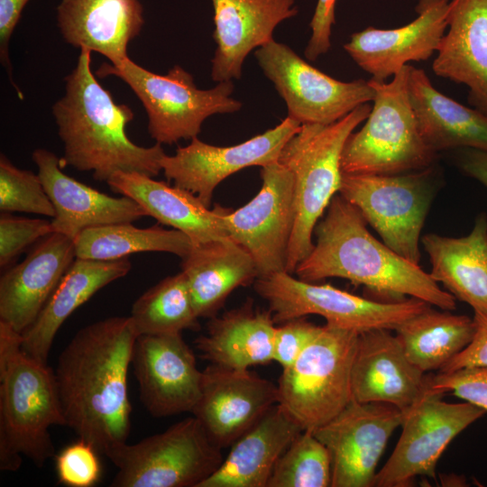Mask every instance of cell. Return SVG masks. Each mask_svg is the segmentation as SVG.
Masks as SVG:
<instances>
[{
    "label": "cell",
    "mask_w": 487,
    "mask_h": 487,
    "mask_svg": "<svg viewBox=\"0 0 487 487\" xmlns=\"http://www.w3.org/2000/svg\"><path fill=\"white\" fill-rule=\"evenodd\" d=\"M76 259L74 240L51 233L0 278V321L23 333L38 317Z\"/></svg>",
    "instance_id": "obj_21"
},
{
    "label": "cell",
    "mask_w": 487,
    "mask_h": 487,
    "mask_svg": "<svg viewBox=\"0 0 487 487\" xmlns=\"http://www.w3.org/2000/svg\"><path fill=\"white\" fill-rule=\"evenodd\" d=\"M106 456L118 468L113 487H199L225 459L194 416Z\"/></svg>",
    "instance_id": "obj_10"
},
{
    "label": "cell",
    "mask_w": 487,
    "mask_h": 487,
    "mask_svg": "<svg viewBox=\"0 0 487 487\" xmlns=\"http://www.w3.org/2000/svg\"><path fill=\"white\" fill-rule=\"evenodd\" d=\"M254 57L284 100L287 116L301 124H332L373 99L368 80H337L274 39L256 49Z\"/></svg>",
    "instance_id": "obj_12"
},
{
    "label": "cell",
    "mask_w": 487,
    "mask_h": 487,
    "mask_svg": "<svg viewBox=\"0 0 487 487\" xmlns=\"http://www.w3.org/2000/svg\"><path fill=\"white\" fill-rule=\"evenodd\" d=\"M475 333L472 342L439 372L487 365V315L474 312Z\"/></svg>",
    "instance_id": "obj_43"
},
{
    "label": "cell",
    "mask_w": 487,
    "mask_h": 487,
    "mask_svg": "<svg viewBox=\"0 0 487 487\" xmlns=\"http://www.w3.org/2000/svg\"><path fill=\"white\" fill-rule=\"evenodd\" d=\"M302 430L279 403L273 405L199 487H267L277 461Z\"/></svg>",
    "instance_id": "obj_27"
},
{
    "label": "cell",
    "mask_w": 487,
    "mask_h": 487,
    "mask_svg": "<svg viewBox=\"0 0 487 487\" xmlns=\"http://www.w3.org/2000/svg\"><path fill=\"white\" fill-rule=\"evenodd\" d=\"M360 211L340 194L331 199L317 224V242L297 266L298 278L316 282L337 277L401 299L408 295L442 310H455V298L442 289L419 265L379 242Z\"/></svg>",
    "instance_id": "obj_2"
},
{
    "label": "cell",
    "mask_w": 487,
    "mask_h": 487,
    "mask_svg": "<svg viewBox=\"0 0 487 487\" xmlns=\"http://www.w3.org/2000/svg\"><path fill=\"white\" fill-rule=\"evenodd\" d=\"M51 426H66L54 370L22 348V334L0 321V470L23 456L42 467L53 457Z\"/></svg>",
    "instance_id": "obj_4"
},
{
    "label": "cell",
    "mask_w": 487,
    "mask_h": 487,
    "mask_svg": "<svg viewBox=\"0 0 487 487\" xmlns=\"http://www.w3.org/2000/svg\"><path fill=\"white\" fill-rule=\"evenodd\" d=\"M454 151V161L459 170L487 188V151L473 148Z\"/></svg>",
    "instance_id": "obj_45"
},
{
    "label": "cell",
    "mask_w": 487,
    "mask_h": 487,
    "mask_svg": "<svg viewBox=\"0 0 487 487\" xmlns=\"http://www.w3.org/2000/svg\"><path fill=\"white\" fill-rule=\"evenodd\" d=\"M267 487H331V459L313 431L302 430L277 461Z\"/></svg>",
    "instance_id": "obj_36"
},
{
    "label": "cell",
    "mask_w": 487,
    "mask_h": 487,
    "mask_svg": "<svg viewBox=\"0 0 487 487\" xmlns=\"http://www.w3.org/2000/svg\"><path fill=\"white\" fill-rule=\"evenodd\" d=\"M106 183L114 192L135 200L159 223L187 234L194 246L229 237L223 219L228 208L210 209L187 189L137 172H116Z\"/></svg>",
    "instance_id": "obj_26"
},
{
    "label": "cell",
    "mask_w": 487,
    "mask_h": 487,
    "mask_svg": "<svg viewBox=\"0 0 487 487\" xmlns=\"http://www.w3.org/2000/svg\"><path fill=\"white\" fill-rule=\"evenodd\" d=\"M53 233L51 221L15 216H0V266L7 268L28 247Z\"/></svg>",
    "instance_id": "obj_38"
},
{
    "label": "cell",
    "mask_w": 487,
    "mask_h": 487,
    "mask_svg": "<svg viewBox=\"0 0 487 487\" xmlns=\"http://www.w3.org/2000/svg\"><path fill=\"white\" fill-rule=\"evenodd\" d=\"M132 364L140 400L154 418L192 412L202 386V371L181 333L138 335Z\"/></svg>",
    "instance_id": "obj_18"
},
{
    "label": "cell",
    "mask_w": 487,
    "mask_h": 487,
    "mask_svg": "<svg viewBox=\"0 0 487 487\" xmlns=\"http://www.w3.org/2000/svg\"><path fill=\"white\" fill-rule=\"evenodd\" d=\"M408 359L423 372L442 370L473 340V317L430 307L396 330Z\"/></svg>",
    "instance_id": "obj_33"
},
{
    "label": "cell",
    "mask_w": 487,
    "mask_h": 487,
    "mask_svg": "<svg viewBox=\"0 0 487 487\" xmlns=\"http://www.w3.org/2000/svg\"><path fill=\"white\" fill-rule=\"evenodd\" d=\"M447 28L433 71L465 85L468 103L487 115V0H450Z\"/></svg>",
    "instance_id": "obj_24"
},
{
    "label": "cell",
    "mask_w": 487,
    "mask_h": 487,
    "mask_svg": "<svg viewBox=\"0 0 487 487\" xmlns=\"http://www.w3.org/2000/svg\"><path fill=\"white\" fill-rule=\"evenodd\" d=\"M132 263L127 258L95 261L76 258L36 320L22 333V348L47 363L55 336L65 320L99 289L125 276Z\"/></svg>",
    "instance_id": "obj_29"
},
{
    "label": "cell",
    "mask_w": 487,
    "mask_h": 487,
    "mask_svg": "<svg viewBox=\"0 0 487 487\" xmlns=\"http://www.w3.org/2000/svg\"><path fill=\"white\" fill-rule=\"evenodd\" d=\"M435 165L391 175L343 173L339 194L393 252L419 264L420 234L439 186Z\"/></svg>",
    "instance_id": "obj_9"
},
{
    "label": "cell",
    "mask_w": 487,
    "mask_h": 487,
    "mask_svg": "<svg viewBox=\"0 0 487 487\" xmlns=\"http://www.w3.org/2000/svg\"><path fill=\"white\" fill-rule=\"evenodd\" d=\"M301 124L287 116L273 128L233 146H216L198 137L161 159V170L174 185L196 195L210 207L214 190L230 175L251 166L261 168L279 160L287 142Z\"/></svg>",
    "instance_id": "obj_16"
},
{
    "label": "cell",
    "mask_w": 487,
    "mask_h": 487,
    "mask_svg": "<svg viewBox=\"0 0 487 487\" xmlns=\"http://www.w3.org/2000/svg\"><path fill=\"white\" fill-rule=\"evenodd\" d=\"M359 333L328 324L278 382L279 404L303 430L314 431L352 400L351 372Z\"/></svg>",
    "instance_id": "obj_8"
},
{
    "label": "cell",
    "mask_w": 487,
    "mask_h": 487,
    "mask_svg": "<svg viewBox=\"0 0 487 487\" xmlns=\"http://www.w3.org/2000/svg\"><path fill=\"white\" fill-rule=\"evenodd\" d=\"M29 0H0V57L3 65L11 73L9 41L21 14Z\"/></svg>",
    "instance_id": "obj_44"
},
{
    "label": "cell",
    "mask_w": 487,
    "mask_h": 487,
    "mask_svg": "<svg viewBox=\"0 0 487 487\" xmlns=\"http://www.w3.org/2000/svg\"><path fill=\"white\" fill-rule=\"evenodd\" d=\"M262 188L246 205L223 216L228 236L253 258L258 277L286 271L295 222L294 177L275 161L262 167Z\"/></svg>",
    "instance_id": "obj_14"
},
{
    "label": "cell",
    "mask_w": 487,
    "mask_h": 487,
    "mask_svg": "<svg viewBox=\"0 0 487 487\" xmlns=\"http://www.w3.org/2000/svg\"><path fill=\"white\" fill-rule=\"evenodd\" d=\"M181 271L198 318L216 317L234 289L258 277L252 255L230 237L193 246Z\"/></svg>",
    "instance_id": "obj_31"
},
{
    "label": "cell",
    "mask_w": 487,
    "mask_h": 487,
    "mask_svg": "<svg viewBox=\"0 0 487 487\" xmlns=\"http://www.w3.org/2000/svg\"><path fill=\"white\" fill-rule=\"evenodd\" d=\"M335 3L336 0H317L309 23L311 36L304 51L309 61H315L331 48L332 27L335 23Z\"/></svg>",
    "instance_id": "obj_42"
},
{
    "label": "cell",
    "mask_w": 487,
    "mask_h": 487,
    "mask_svg": "<svg viewBox=\"0 0 487 487\" xmlns=\"http://www.w3.org/2000/svg\"><path fill=\"white\" fill-rule=\"evenodd\" d=\"M363 104L329 124H306L284 145L278 161L294 177L295 222L286 271L292 274L314 247L315 227L342 182L344 146L371 112Z\"/></svg>",
    "instance_id": "obj_5"
},
{
    "label": "cell",
    "mask_w": 487,
    "mask_h": 487,
    "mask_svg": "<svg viewBox=\"0 0 487 487\" xmlns=\"http://www.w3.org/2000/svg\"><path fill=\"white\" fill-rule=\"evenodd\" d=\"M57 21L63 39L80 49L96 51L117 65L144 23L139 0H61Z\"/></svg>",
    "instance_id": "obj_25"
},
{
    "label": "cell",
    "mask_w": 487,
    "mask_h": 487,
    "mask_svg": "<svg viewBox=\"0 0 487 487\" xmlns=\"http://www.w3.org/2000/svg\"><path fill=\"white\" fill-rule=\"evenodd\" d=\"M65 81V95L52 106L64 144L62 167L91 171L96 180L106 182L116 172L157 176L166 154L161 144L142 147L129 139L126 126L134 114L127 105L115 103L96 80L89 50L80 49Z\"/></svg>",
    "instance_id": "obj_3"
},
{
    "label": "cell",
    "mask_w": 487,
    "mask_h": 487,
    "mask_svg": "<svg viewBox=\"0 0 487 487\" xmlns=\"http://www.w3.org/2000/svg\"><path fill=\"white\" fill-rule=\"evenodd\" d=\"M427 388L444 393L451 391L487 412V365L463 367L428 375Z\"/></svg>",
    "instance_id": "obj_40"
},
{
    "label": "cell",
    "mask_w": 487,
    "mask_h": 487,
    "mask_svg": "<svg viewBox=\"0 0 487 487\" xmlns=\"http://www.w3.org/2000/svg\"><path fill=\"white\" fill-rule=\"evenodd\" d=\"M99 453L87 442L78 439L55 457L59 482L69 487H92L101 476Z\"/></svg>",
    "instance_id": "obj_39"
},
{
    "label": "cell",
    "mask_w": 487,
    "mask_h": 487,
    "mask_svg": "<svg viewBox=\"0 0 487 487\" xmlns=\"http://www.w3.org/2000/svg\"><path fill=\"white\" fill-rule=\"evenodd\" d=\"M450 0H418L417 17L395 29L369 26L344 45L353 60L372 79L386 81L410 61L427 60L437 51L447 28Z\"/></svg>",
    "instance_id": "obj_19"
},
{
    "label": "cell",
    "mask_w": 487,
    "mask_h": 487,
    "mask_svg": "<svg viewBox=\"0 0 487 487\" xmlns=\"http://www.w3.org/2000/svg\"><path fill=\"white\" fill-rule=\"evenodd\" d=\"M138 335L129 317H111L78 330L54 370L66 426L106 455L131 428L128 371Z\"/></svg>",
    "instance_id": "obj_1"
},
{
    "label": "cell",
    "mask_w": 487,
    "mask_h": 487,
    "mask_svg": "<svg viewBox=\"0 0 487 487\" xmlns=\"http://www.w3.org/2000/svg\"><path fill=\"white\" fill-rule=\"evenodd\" d=\"M431 262L430 276L455 299L487 315V216H477L470 234L421 238Z\"/></svg>",
    "instance_id": "obj_30"
},
{
    "label": "cell",
    "mask_w": 487,
    "mask_h": 487,
    "mask_svg": "<svg viewBox=\"0 0 487 487\" xmlns=\"http://www.w3.org/2000/svg\"><path fill=\"white\" fill-rule=\"evenodd\" d=\"M255 291L269 305L275 323L317 315L326 324L357 333L373 329L396 330L431 305L416 298L375 301L330 284L296 279L287 271L257 278Z\"/></svg>",
    "instance_id": "obj_11"
},
{
    "label": "cell",
    "mask_w": 487,
    "mask_h": 487,
    "mask_svg": "<svg viewBox=\"0 0 487 487\" xmlns=\"http://www.w3.org/2000/svg\"><path fill=\"white\" fill-rule=\"evenodd\" d=\"M403 418V412L393 405L352 400L315 429L330 455L331 487H373L380 458Z\"/></svg>",
    "instance_id": "obj_15"
},
{
    "label": "cell",
    "mask_w": 487,
    "mask_h": 487,
    "mask_svg": "<svg viewBox=\"0 0 487 487\" xmlns=\"http://www.w3.org/2000/svg\"><path fill=\"white\" fill-rule=\"evenodd\" d=\"M390 331L359 334L351 372L352 400L391 404L404 414L427 391L428 375L408 359Z\"/></svg>",
    "instance_id": "obj_20"
},
{
    "label": "cell",
    "mask_w": 487,
    "mask_h": 487,
    "mask_svg": "<svg viewBox=\"0 0 487 487\" xmlns=\"http://www.w3.org/2000/svg\"><path fill=\"white\" fill-rule=\"evenodd\" d=\"M272 314L253 308L252 299L243 306L214 317L207 333L195 340L202 358L218 366L244 370L273 361L276 331Z\"/></svg>",
    "instance_id": "obj_32"
},
{
    "label": "cell",
    "mask_w": 487,
    "mask_h": 487,
    "mask_svg": "<svg viewBox=\"0 0 487 487\" xmlns=\"http://www.w3.org/2000/svg\"><path fill=\"white\" fill-rule=\"evenodd\" d=\"M216 49L211 60L216 82L239 79L245 58L273 39L275 28L299 13L295 0H211Z\"/></svg>",
    "instance_id": "obj_23"
},
{
    "label": "cell",
    "mask_w": 487,
    "mask_h": 487,
    "mask_svg": "<svg viewBox=\"0 0 487 487\" xmlns=\"http://www.w3.org/2000/svg\"><path fill=\"white\" fill-rule=\"evenodd\" d=\"M32 157L55 209L53 232L74 240L87 228L132 223L148 216L133 198L111 197L65 174L55 153L40 148Z\"/></svg>",
    "instance_id": "obj_22"
},
{
    "label": "cell",
    "mask_w": 487,
    "mask_h": 487,
    "mask_svg": "<svg viewBox=\"0 0 487 487\" xmlns=\"http://www.w3.org/2000/svg\"><path fill=\"white\" fill-rule=\"evenodd\" d=\"M192 414L220 448L232 446L279 402L278 385L249 369L210 363Z\"/></svg>",
    "instance_id": "obj_17"
},
{
    "label": "cell",
    "mask_w": 487,
    "mask_h": 487,
    "mask_svg": "<svg viewBox=\"0 0 487 487\" xmlns=\"http://www.w3.org/2000/svg\"><path fill=\"white\" fill-rule=\"evenodd\" d=\"M322 326L304 317L294 318L276 326L273 361L282 369L292 364L320 333Z\"/></svg>",
    "instance_id": "obj_41"
},
{
    "label": "cell",
    "mask_w": 487,
    "mask_h": 487,
    "mask_svg": "<svg viewBox=\"0 0 487 487\" xmlns=\"http://www.w3.org/2000/svg\"><path fill=\"white\" fill-rule=\"evenodd\" d=\"M409 96L419 133L430 150L437 154L461 148L487 151V115L445 96L423 69L413 66Z\"/></svg>",
    "instance_id": "obj_28"
},
{
    "label": "cell",
    "mask_w": 487,
    "mask_h": 487,
    "mask_svg": "<svg viewBox=\"0 0 487 487\" xmlns=\"http://www.w3.org/2000/svg\"><path fill=\"white\" fill-rule=\"evenodd\" d=\"M96 75L117 77L131 87L145 108L151 137L161 144L192 140L198 137L207 117L236 113L243 106L232 96V80L218 82L210 89H199L193 76L179 65L166 75H159L127 58L117 65L103 63Z\"/></svg>",
    "instance_id": "obj_7"
},
{
    "label": "cell",
    "mask_w": 487,
    "mask_h": 487,
    "mask_svg": "<svg viewBox=\"0 0 487 487\" xmlns=\"http://www.w3.org/2000/svg\"><path fill=\"white\" fill-rule=\"evenodd\" d=\"M76 258L95 261H115L131 253L163 252L187 256L193 244L177 229L153 225L136 227L132 223H118L83 230L75 239Z\"/></svg>",
    "instance_id": "obj_34"
},
{
    "label": "cell",
    "mask_w": 487,
    "mask_h": 487,
    "mask_svg": "<svg viewBox=\"0 0 487 487\" xmlns=\"http://www.w3.org/2000/svg\"><path fill=\"white\" fill-rule=\"evenodd\" d=\"M0 210L24 212L54 217V207L38 173L14 166L0 157Z\"/></svg>",
    "instance_id": "obj_37"
},
{
    "label": "cell",
    "mask_w": 487,
    "mask_h": 487,
    "mask_svg": "<svg viewBox=\"0 0 487 487\" xmlns=\"http://www.w3.org/2000/svg\"><path fill=\"white\" fill-rule=\"evenodd\" d=\"M444 394L427 388L404 413L399 441L374 487L410 486L417 476L436 479V464L451 441L486 412L469 402H446Z\"/></svg>",
    "instance_id": "obj_13"
},
{
    "label": "cell",
    "mask_w": 487,
    "mask_h": 487,
    "mask_svg": "<svg viewBox=\"0 0 487 487\" xmlns=\"http://www.w3.org/2000/svg\"><path fill=\"white\" fill-rule=\"evenodd\" d=\"M410 65L390 82L368 80L373 106L363 127L348 137L341 159L345 174L391 175L435 165L437 153L425 143L409 96Z\"/></svg>",
    "instance_id": "obj_6"
},
{
    "label": "cell",
    "mask_w": 487,
    "mask_h": 487,
    "mask_svg": "<svg viewBox=\"0 0 487 487\" xmlns=\"http://www.w3.org/2000/svg\"><path fill=\"white\" fill-rule=\"evenodd\" d=\"M130 317L138 335H174L198 328L184 273L169 276L147 289L133 304Z\"/></svg>",
    "instance_id": "obj_35"
}]
</instances>
